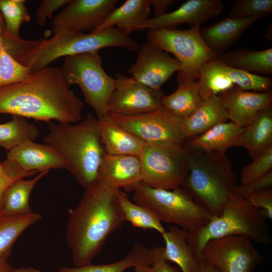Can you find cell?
<instances>
[{
    "label": "cell",
    "instance_id": "6da1fadb",
    "mask_svg": "<svg viewBox=\"0 0 272 272\" xmlns=\"http://www.w3.org/2000/svg\"><path fill=\"white\" fill-rule=\"evenodd\" d=\"M61 67L31 72L23 79L0 88V115L59 123L82 120L84 104L70 88Z\"/></svg>",
    "mask_w": 272,
    "mask_h": 272
},
{
    "label": "cell",
    "instance_id": "7a4b0ae2",
    "mask_svg": "<svg viewBox=\"0 0 272 272\" xmlns=\"http://www.w3.org/2000/svg\"><path fill=\"white\" fill-rule=\"evenodd\" d=\"M118 189L98 180L86 188L79 204L70 211L66 240L75 266L91 264L108 236L124 222Z\"/></svg>",
    "mask_w": 272,
    "mask_h": 272
},
{
    "label": "cell",
    "instance_id": "3957f363",
    "mask_svg": "<svg viewBox=\"0 0 272 272\" xmlns=\"http://www.w3.org/2000/svg\"><path fill=\"white\" fill-rule=\"evenodd\" d=\"M43 144L63 159L66 169L85 189L98 180V171L106 154L100 138L98 119L91 113L76 123H48Z\"/></svg>",
    "mask_w": 272,
    "mask_h": 272
},
{
    "label": "cell",
    "instance_id": "277c9868",
    "mask_svg": "<svg viewBox=\"0 0 272 272\" xmlns=\"http://www.w3.org/2000/svg\"><path fill=\"white\" fill-rule=\"evenodd\" d=\"M53 33L49 39H22L16 60L33 72L46 67L63 56L98 51L110 47H121L131 51L139 48L138 43L129 33L116 27L99 33H85L67 30Z\"/></svg>",
    "mask_w": 272,
    "mask_h": 272
},
{
    "label": "cell",
    "instance_id": "5b68a950",
    "mask_svg": "<svg viewBox=\"0 0 272 272\" xmlns=\"http://www.w3.org/2000/svg\"><path fill=\"white\" fill-rule=\"evenodd\" d=\"M184 147L189 171L182 187L213 216H218L237 185L230 160L226 153Z\"/></svg>",
    "mask_w": 272,
    "mask_h": 272
},
{
    "label": "cell",
    "instance_id": "8992f818",
    "mask_svg": "<svg viewBox=\"0 0 272 272\" xmlns=\"http://www.w3.org/2000/svg\"><path fill=\"white\" fill-rule=\"evenodd\" d=\"M267 220L247 199L234 194L219 216L213 217L198 230L188 232L187 240L200 260V252L206 243L228 236H243L253 242L269 245L272 239Z\"/></svg>",
    "mask_w": 272,
    "mask_h": 272
},
{
    "label": "cell",
    "instance_id": "52a82bcc",
    "mask_svg": "<svg viewBox=\"0 0 272 272\" xmlns=\"http://www.w3.org/2000/svg\"><path fill=\"white\" fill-rule=\"evenodd\" d=\"M130 192L134 202L151 210L161 222L173 224L188 233L205 226L214 217L182 187L172 190L158 189L141 181Z\"/></svg>",
    "mask_w": 272,
    "mask_h": 272
},
{
    "label": "cell",
    "instance_id": "ba28073f",
    "mask_svg": "<svg viewBox=\"0 0 272 272\" xmlns=\"http://www.w3.org/2000/svg\"><path fill=\"white\" fill-rule=\"evenodd\" d=\"M200 26L186 30L148 29V42L173 54L180 62L177 86L196 81L201 66L216 60L218 55L206 44L199 32Z\"/></svg>",
    "mask_w": 272,
    "mask_h": 272
},
{
    "label": "cell",
    "instance_id": "9c48e42d",
    "mask_svg": "<svg viewBox=\"0 0 272 272\" xmlns=\"http://www.w3.org/2000/svg\"><path fill=\"white\" fill-rule=\"evenodd\" d=\"M61 69L70 85L79 86L86 102L94 111L97 118L108 113L115 79L103 69L98 51L65 57Z\"/></svg>",
    "mask_w": 272,
    "mask_h": 272
},
{
    "label": "cell",
    "instance_id": "30bf717a",
    "mask_svg": "<svg viewBox=\"0 0 272 272\" xmlns=\"http://www.w3.org/2000/svg\"><path fill=\"white\" fill-rule=\"evenodd\" d=\"M139 158L145 183L167 190L183 186L189 171L184 144L145 143Z\"/></svg>",
    "mask_w": 272,
    "mask_h": 272
},
{
    "label": "cell",
    "instance_id": "8fae6325",
    "mask_svg": "<svg viewBox=\"0 0 272 272\" xmlns=\"http://www.w3.org/2000/svg\"><path fill=\"white\" fill-rule=\"evenodd\" d=\"M112 119L145 143L184 145V119L163 107L133 115L108 113Z\"/></svg>",
    "mask_w": 272,
    "mask_h": 272
},
{
    "label": "cell",
    "instance_id": "7c38bea8",
    "mask_svg": "<svg viewBox=\"0 0 272 272\" xmlns=\"http://www.w3.org/2000/svg\"><path fill=\"white\" fill-rule=\"evenodd\" d=\"M200 257L219 272H253L263 260L253 242L243 236L211 240L202 248Z\"/></svg>",
    "mask_w": 272,
    "mask_h": 272
},
{
    "label": "cell",
    "instance_id": "4fadbf2b",
    "mask_svg": "<svg viewBox=\"0 0 272 272\" xmlns=\"http://www.w3.org/2000/svg\"><path fill=\"white\" fill-rule=\"evenodd\" d=\"M6 174L19 179L51 169H66L62 157L44 144L26 142L8 152L2 163Z\"/></svg>",
    "mask_w": 272,
    "mask_h": 272
},
{
    "label": "cell",
    "instance_id": "5bb4252c",
    "mask_svg": "<svg viewBox=\"0 0 272 272\" xmlns=\"http://www.w3.org/2000/svg\"><path fill=\"white\" fill-rule=\"evenodd\" d=\"M108 113L133 115L153 111L161 106L164 94L161 90L151 89L132 78L116 75Z\"/></svg>",
    "mask_w": 272,
    "mask_h": 272
},
{
    "label": "cell",
    "instance_id": "9a60e30c",
    "mask_svg": "<svg viewBox=\"0 0 272 272\" xmlns=\"http://www.w3.org/2000/svg\"><path fill=\"white\" fill-rule=\"evenodd\" d=\"M180 68L179 61L149 42L141 45L135 62L128 72L131 78L156 90Z\"/></svg>",
    "mask_w": 272,
    "mask_h": 272
},
{
    "label": "cell",
    "instance_id": "2e32d148",
    "mask_svg": "<svg viewBox=\"0 0 272 272\" xmlns=\"http://www.w3.org/2000/svg\"><path fill=\"white\" fill-rule=\"evenodd\" d=\"M117 0H70L54 19L52 31L84 32L99 26L115 9Z\"/></svg>",
    "mask_w": 272,
    "mask_h": 272
},
{
    "label": "cell",
    "instance_id": "e0dca14e",
    "mask_svg": "<svg viewBox=\"0 0 272 272\" xmlns=\"http://www.w3.org/2000/svg\"><path fill=\"white\" fill-rule=\"evenodd\" d=\"M224 8L225 5L221 0H188L173 12L148 18L134 27L132 32L145 29H175L183 24H189L192 28L219 16Z\"/></svg>",
    "mask_w": 272,
    "mask_h": 272
},
{
    "label": "cell",
    "instance_id": "ac0fdd59",
    "mask_svg": "<svg viewBox=\"0 0 272 272\" xmlns=\"http://www.w3.org/2000/svg\"><path fill=\"white\" fill-rule=\"evenodd\" d=\"M224 104L228 119L244 128L260 111L272 105V92H257L235 87L218 95Z\"/></svg>",
    "mask_w": 272,
    "mask_h": 272
},
{
    "label": "cell",
    "instance_id": "d6986e66",
    "mask_svg": "<svg viewBox=\"0 0 272 272\" xmlns=\"http://www.w3.org/2000/svg\"><path fill=\"white\" fill-rule=\"evenodd\" d=\"M98 180L116 189L131 188L143 181V168L139 157L128 155L105 154L98 171Z\"/></svg>",
    "mask_w": 272,
    "mask_h": 272
},
{
    "label": "cell",
    "instance_id": "ffe728a7",
    "mask_svg": "<svg viewBox=\"0 0 272 272\" xmlns=\"http://www.w3.org/2000/svg\"><path fill=\"white\" fill-rule=\"evenodd\" d=\"M263 17L244 19L228 17L214 24L200 28V34L206 44L218 55L228 51L252 24Z\"/></svg>",
    "mask_w": 272,
    "mask_h": 272
},
{
    "label": "cell",
    "instance_id": "44dd1931",
    "mask_svg": "<svg viewBox=\"0 0 272 272\" xmlns=\"http://www.w3.org/2000/svg\"><path fill=\"white\" fill-rule=\"evenodd\" d=\"M98 119L99 134L106 154L140 157L145 142L115 122L108 114Z\"/></svg>",
    "mask_w": 272,
    "mask_h": 272
},
{
    "label": "cell",
    "instance_id": "7402d4cb",
    "mask_svg": "<svg viewBox=\"0 0 272 272\" xmlns=\"http://www.w3.org/2000/svg\"><path fill=\"white\" fill-rule=\"evenodd\" d=\"M187 233L176 226L168 227V230L162 234L165 244L164 258L176 263L182 272H199L202 261L188 243Z\"/></svg>",
    "mask_w": 272,
    "mask_h": 272
},
{
    "label": "cell",
    "instance_id": "603a6c76",
    "mask_svg": "<svg viewBox=\"0 0 272 272\" xmlns=\"http://www.w3.org/2000/svg\"><path fill=\"white\" fill-rule=\"evenodd\" d=\"M243 130V127L231 121L220 123L192 138L185 146L203 152L226 153L232 147H239V137Z\"/></svg>",
    "mask_w": 272,
    "mask_h": 272
},
{
    "label": "cell",
    "instance_id": "cb8c5ba5",
    "mask_svg": "<svg viewBox=\"0 0 272 272\" xmlns=\"http://www.w3.org/2000/svg\"><path fill=\"white\" fill-rule=\"evenodd\" d=\"M272 146V105L263 109L255 118L243 128L239 137V147L246 148L255 159Z\"/></svg>",
    "mask_w": 272,
    "mask_h": 272
},
{
    "label": "cell",
    "instance_id": "d4e9b609",
    "mask_svg": "<svg viewBox=\"0 0 272 272\" xmlns=\"http://www.w3.org/2000/svg\"><path fill=\"white\" fill-rule=\"evenodd\" d=\"M226 108L218 95L202 100L197 109L183 120L187 140L195 137L214 125L227 122Z\"/></svg>",
    "mask_w": 272,
    "mask_h": 272
},
{
    "label": "cell",
    "instance_id": "484cf974",
    "mask_svg": "<svg viewBox=\"0 0 272 272\" xmlns=\"http://www.w3.org/2000/svg\"><path fill=\"white\" fill-rule=\"evenodd\" d=\"M151 8L150 0H127L116 7L91 33H99L117 26L130 34L134 27L149 18Z\"/></svg>",
    "mask_w": 272,
    "mask_h": 272
},
{
    "label": "cell",
    "instance_id": "4316f807",
    "mask_svg": "<svg viewBox=\"0 0 272 272\" xmlns=\"http://www.w3.org/2000/svg\"><path fill=\"white\" fill-rule=\"evenodd\" d=\"M219 60L234 68L256 74L272 75V48L237 49L218 54Z\"/></svg>",
    "mask_w": 272,
    "mask_h": 272
},
{
    "label": "cell",
    "instance_id": "83f0119b",
    "mask_svg": "<svg viewBox=\"0 0 272 272\" xmlns=\"http://www.w3.org/2000/svg\"><path fill=\"white\" fill-rule=\"evenodd\" d=\"M48 171L40 172L30 179L21 178L11 183L4 194L0 212L9 216L23 215L32 212L29 204L31 193L37 182Z\"/></svg>",
    "mask_w": 272,
    "mask_h": 272
},
{
    "label": "cell",
    "instance_id": "f1b7e54d",
    "mask_svg": "<svg viewBox=\"0 0 272 272\" xmlns=\"http://www.w3.org/2000/svg\"><path fill=\"white\" fill-rule=\"evenodd\" d=\"M153 263L151 249L141 244H136L122 259L109 264L93 265L80 267L62 266L59 272H123L133 267L147 266Z\"/></svg>",
    "mask_w": 272,
    "mask_h": 272
},
{
    "label": "cell",
    "instance_id": "f546056e",
    "mask_svg": "<svg viewBox=\"0 0 272 272\" xmlns=\"http://www.w3.org/2000/svg\"><path fill=\"white\" fill-rule=\"evenodd\" d=\"M41 218L40 214L33 211L14 216L0 212V260H8L12 248L20 236Z\"/></svg>",
    "mask_w": 272,
    "mask_h": 272
},
{
    "label": "cell",
    "instance_id": "4dcf8cb0",
    "mask_svg": "<svg viewBox=\"0 0 272 272\" xmlns=\"http://www.w3.org/2000/svg\"><path fill=\"white\" fill-rule=\"evenodd\" d=\"M202 100L199 93L197 81L178 86L171 94L163 95L162 105L174 114L184 119L190 116Z\"/></svg>",
    "mask_w": 272,
    "mask_h": 272
},
{
    "label": "cell",
    "instance_id": "1f68e13d",
    "mask_svg": "<svg viewBox=\"0 0 272 272\" xmlns=\"http://www.w3.org/2000/svg\"><path fill=\"white\" fill-rule=\"evenodd\" d=\"M197 81L202 100L236 87L225 71L223 62L218 59L201 66Z\"/></svg>",
    "mask_w": 272,
    "mask_h": 272
},
{
    "label": "cell",
    "instance_id": "d6a6232c",
    "mask_svg": "<svg viewBox=\"0 0 272 272\" xmlns=\"http://www.w3.org/2000/svg\"><path fill=\"white\" fill-rule=\"evenodd\" d=\"M117 196L124 222L144 230H154L161 235L166 232L161 222L151 210L130 201L126 193L120 189Z\"/></svg>",
    "mask_w": 272,
    "mask_h": 272
},
{
    "label": "cell",
    "instance_id": "836d02e7",
    "mask_svg": "<svg viewBox=\"0 0 272 272\" xmlns=\"http://www.w3.org/2000/svg\"><path fill=\"white\" fill-rule=\"evenodd\" d=\"M39 134L37 127L27 118L13 115L12 120L0 124V146L9 152L26 142L34 141Z\"/></svg>",
    "mask_w": 272,
    "mask_h": 272
},
{
    "label": "cell",
    "instance_id": "e575fe53",
    "mask_svg": "<svg viewBox=\"0 0 272 272\" xmlns=\"http://www.w3.org/2000/svg\"><path fill=\"white\" fill-rule=\"evenodd\" d=\"M24 0H0V12L3 16L6 31L19 36L22 24L29 22L31 17Z\"/></svg>",
    "mask_w": 272,
    "mask_h": 272
},
{
    "label": "cell",
    "instance_id": "d590c367",
    "mask_svg": "<svg viewBox=\"0 0 272 272\" xmlns=\"http://www.w3.org/2000/svg\"><path fill=\"white\" fill-rule=\"evenodd\" d=\"M223 63L226 73L238 88L257 92L271 91V78L247 72Z\"/></svg>",
    "mask_w": 272,
    "mask_h": 272
},
{
    "label": "cell",
    "instance_id": "8d00e7d4",
    "mask_svg": "<svg viewBox=\"0 0 272 272\" xmlns=\"http://www.w3.org/2000/svg\"><path fill=\"white\" fill-rule=\"evenodd\" d=\"M31 72L11 56L4 49L0 56V88L23 79Z\"/></svg>",
    "mask_w": 272,
    "mask_h": 272
},
{
    "label": "cell",
    "instance_id": "74e56055",
    "mask_svg": "<svg viewBox=\"0 0 272 272\" xmlns=\"http://www.w3.org/2000/svg\"><path fill=\"white\" fill-rule=\"evenodd\" d=\"M272 13L271 0H237L233 5L228 17L244 19Z\"/></svg>",
    "mask_w": 272,
    "mask_h": 272
},
{
    "label": "cell",
    "instance_id": "f35d334b",
    "mask_svg": "<svg viewBox=\"0 0 272 272\" xmlns=\"http://www.w3.org/2000/svg\"><path fill=\"white\" fill-rule=\"evenodd\" d=\"M272 170V146L267 149L240 172V182L245 184L259 179Z\"/></svg>",
    "mask_w": 272,
    "mask_h": 272
},
{
    "label": "cell",
    "instance_id": "ab89813d",
    "mask_svg": "<svg viewBox=\"0 0 272 272\" xmlns=\"http://www.w3.org/2000/svg\"><path fill=\"white\" fill-rule=\"evenodd\" d=\"M272 187V170L262 177L245 184L237 185L234 194L247 199L253 193Z\"/></svg>",
    "mask_w": 272,
    "mask_h": 272
},
{
    "label": "cell",
    "instance_id": "60d3db41",
    "mask_svg": "<svg viewBox=\"0 0 272 272\" xmlns=\"http://www.w3.org/2000/svg\"><path fill=\"white\" fill-rule=\"evenodd\" d=\"M153 263L150 266L134 268L135 272H180L171 266L164 258V247L151 249Z\"/></svg>",
    "mask_w": 272,
    "mask_h": 272
},
{
    "label": "cell",
    "instance_id": "b9f144b4",
    "mask_svg": "<svg viewBox=\"0 0 272 272\" xmlns=\"http://www.w3.org/2000/svg\"><path fill=\"white\" fill-rule=\"evenodd\" d=\"M70 0H43L38 7L35 13L36 23L40 26L45 25L48 19L54 13L66 6Z\"/></svg>",
    "mask_w": 272,
    "mask_h": 272
},
{
    "label": "cell",
    "instance_id": "7bdbcfd3",
    "mask_svg": "<svg viewBox=\"0 0 272 272\" xmlns=\"http://www.w3.org/2000/svg\"><path fill=\"white\" fill-rule=\"evenodd\" d=\"M247 199L254 207L261 211L267 219H272V187L255 192Z\"/></svg>",
    "mask_w": 272,
    "mask_h": 272
},
{
    "label": "cell",
    "instance_id": "ee69618b",
    "mask_svg": "<svg viewBox=\"0 0 272 272\" xmlns=\"http://www.w3.org/2000/svg\"><path fill=\"white\" fill-rule=\"evenodd\" d=\"M175 2L173 0H150L151 7L154 10V17L165 14L168 6Z\"/></svg>",
    "mask_w": 272,
    "mask_h": 272
},
{
    "label": "cell",
    "instance_id": "f6af8a7d",
    "mask_svg": "<svg viewBox=\"0 0 272 272\" xmlns=\"http://www.w3.org/2000/svg\"><path fill=\"white\" fill-rule=\"evenodd\" d=\"M16 180L17 179L7 175L0 179V211L5 191L11 183Z\"/></svg>",
    "mask_w": 272,
    "mask_h": 272
},
{
    "label": "cell",
    "instance_id": "bcb514c9",
    "mask_svg": "<svg viewBox=\"0 0 272 272\" xmlns=\"http://www.w3.org/2000/svg\"><path fill=\"white\" fill-rule=\"evenodd\" d=\"M199 272H219V271L213 265L202 261Z\"/></svg>",
    "mask_w": 272,
    "mask_h": 272
},
{
    "label": "cell",
    "instance_id": "7dc6e473",
    "mask_svg": "<svg viewBox=\"0 0 272 272\" xmlns=\"http://www.w3.org/2000/svg\"><path fill=\"white\" fill-rule=\"evenodd\" d=\"M13 269L8 260H0V272H13Z\"/></svg>",
    "mask_w": 272,
    "mask_h": 272
},
{
    "label": "cell",
    "instance_id": "c3c4849f",
    "mask_svg": "<svg viewBox=\"0 0 272 272\" xmlns=\"http://www.w3.org/2000/svg\"><path fill=\"white\" fill-rule=\"evenodd\" d=\"M13 272H42L38 269L31 266L21 267L13 269Z\"/></svg>",
    "mask_w": 272,
    "mask_h": 272
},
{
    "label": "cell",
    "instance_id": "681fc988",
    "mask_svg": "<svg viewBox=\"0 0 272 272\" xmlns=\"http://www.w3.org/2000/svg\"><path fill=\"white\" fill-rule=\"evenodd\" d=\"M7 175L4 170L3 166L2 163H0V179Z\"/></svg>",
    "mask_w": 272,
    "mask_h": 272
},
{
    "label": "cell",
    "instance_id": "f907efd6",
    "mask_svg": "<svg viewBox=\"0 0 272 272\" xmlns=\"http://www.w3.org/2000/svg\"><path fill=\"white\" fill-rule=\"evenodd\" d=\"M0 28H5V24L3 17V16L0 12Z\"/></svg>",
    "mask_w": 272,
    "mask_h": 272
},
{
    "label": "cell",
    "instance_id": "816d5d0a",
    "mask_svg": "<svg viewBox=\"0 0 272 272\" xmlns=\"http://www.w3.org/2000/svg\"><path fill=\"white\" fill-rule=\"evenodd\" d=\"M6 28H0V30H5Z\"/></svg>",
    "mask_w": 272,
    "mask_h": 272
}]
</instances>
